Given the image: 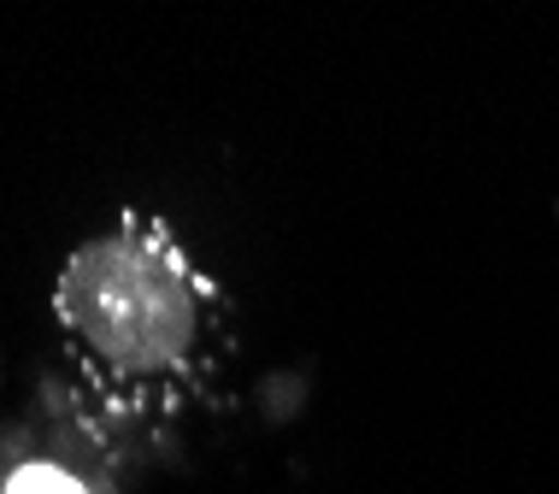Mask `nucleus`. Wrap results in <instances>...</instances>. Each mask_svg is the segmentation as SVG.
Returning <instances> with one entry per match:
<instances>
[{
    "label": "nucleus",
    "mask_w": 559,
    "mask_h": 494,
    "mask_svg": "<svg viewBox=\"0 0 559 494\" xmlns=\"http://www.w3.org/2000/svg\"><path fill=\"white\" fill-rule=\"evenodd\" d=\"M66 318L83 324L107 353L154 359L177 329H189V312H177L171 277L159 260L135 265L130 248H95L66 277Z\"/></svg>",
    "instance_id": "1"
},
{
    "label": "nucleus",
    "mask_w": 559,
    "mask_h": 494,
    "mask_svg": "<svg viewBox=\"0 0 559 494\" xmlns=\"http://www.w3.org/2000/svg\"><path fill=\"white\" fill-rule=\"evenodd\" d=\"M7 494H83V483L66 477L59 466H24V471H12Z\"/></svg>",
    "instance_id": "2"
}]
</instances>
